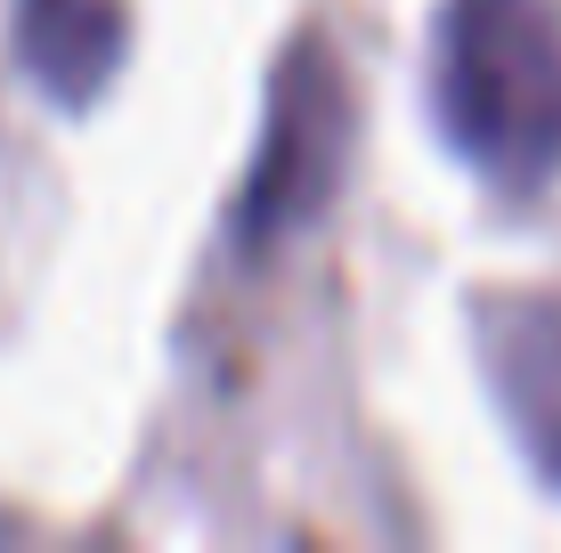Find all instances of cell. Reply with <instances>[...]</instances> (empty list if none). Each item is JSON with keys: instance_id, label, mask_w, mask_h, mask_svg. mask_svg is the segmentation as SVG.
I'll return each instance as SVG.
<instances>
[{"instance_id": "3", "label": "cell", "mask_w": 561, "mask_h": 553, "mask_svg": "<svg viewBox=\"0 0 561 553\" xmlns=\"http://www.w3.org/2000/svg\"><path fill=\"white\" fill-rule=\"evenodd\" d=\"M489 358H496V391L513 399L529 448L561 472V301H496Z\"/></svg>"}, {"instance_id": "4", "label": "cell", "mask_w": 561, "mask_h": 553, "mask_svg": "<svg viewBox=\"0 0 561 553\" xmlns=\"http://www.w3.org/2000/svg\"><path fill=\"white\" fill-rule=\"evenodd\" d=\"M114 49H123V25L106 0H25V66L66 106H82L114 73Z\"/></svg>"}, {"instance_id": "1", "label": "cell", "mask_w": 561, "mask_h": 553, "mask_svg": "<svg viewBox=\"0 0 561 553\" xmlns=\"http://www.w3.org/2000/svg\"><path fill=\"white\" fill-rule=\"evenodd\" d=\"M439 123L489 180L537 187L561 163V9L553 0H448L439 9Z\"/></svg>"}, {"instance_id": "2", "label": "cell", "mask_w": 561, "mask_h": 553, "mask_svg": "<svg viewBox=\"0 0 561 553\" xmlns=\"http://www.w3.org/2000/svg\"><path fill=\"white\" fill-rule=\"evenodd\" d=\"M342 155H351V82H342V57L309 33V42H294V57L277 66V90H268L261 163L244 187V237L268 244L285 228L318 220L325 196L342 187Z\"/></svg>"}]
</instances>
